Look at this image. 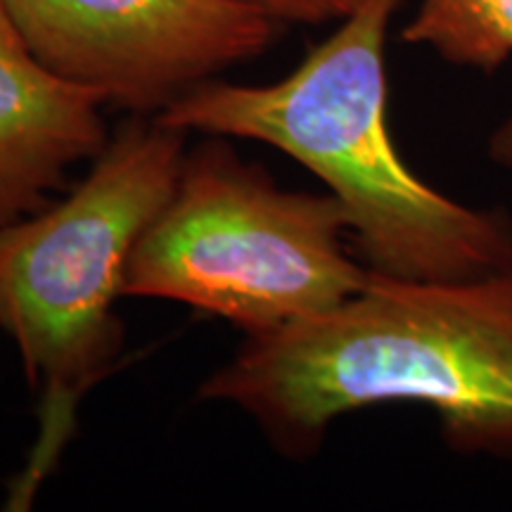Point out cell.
<instances>
[{
	"mask_svg": "<svg viewBox=\"0 0 512 512\" xmlns=\"http://www.w3.org/2000/svg\"><path fill=\"white\" fill-rule=\"evenodd\" d=\"M280 456L311 458L342 415L418 403L439 415L448 448L512 458V266L458 280L370 271L342 304L245 337L200 384Z\"/></svg>",
	"mask_w": 512,
	"mask_h": 512,
	"instance_id": "6da1fadb",
	"label": "cell"
},
{
	"mask_svg": "<svg viewBox=\"0 0 512 512\" xmlns=\"http://www.w3.org/2000/svg\"><path fill=\"white\" fill-rule=\"evenodd\" d=\"M406 0H361L275 83L209 81L159 114L202 136L285 152L335 195L370 271L458 280L512 266V216L453 200L411 171L387 124V36Z\"/></svg>",
	"mask_w": 512,
	"mask_h": 512,
	"instance_id": "7a4b0ae2",
	"label": "cell"
},
{
	"mask_svg": "<svg viewBox=\"0 0 512 512\" xmlns=\"http://www.w3.org/2000/svg\"><path fill=\"white\" fill-rule=\"evenodd\" d=\"M188 131L128 117L60 200L0 226V325L38 394V430L5 510H29L79 430L83 401L124 354L128 256L174 195Z\"/></svg>",
	"mask_w": 512,
	"mask_h": 512,
	"instance_id": "3957f363",
	"label": "cell"
},
{
	"mask_svg": "<svg viewBox=\"0 0 512 512\" xmlns=\"http://www.w3.org/2000/svg\"><path fill=\"white\" fill-rule=\"evenodd\" d=\"M335 195L285 190L226 136L185 152L174 195L128 256L124 294L188 304L271 335L366 285Z\"/></svg>",
	"mask_w": 512,
	"mask_h": 512,
	"instance_id": "277c9868",
	"label": "cell"
},
{
	"mask_svg": "<svg viewBox=\"0 0 512 512\" xmlns=\"http://www.w3.org/2000/svg\"><path fill=\"white\" fill-rule=\"evenodd\" d=\"M50 74L128 117H159L266 55L278 24L245 0H0Z\"/></svg>",
	"mask_w": 512,
	"mask_h": 512,
	"instance_id": "5b68a950",
	"label": "cell"
},
{
	"mask_svg": "<svg viewBox=\"0 0 512 512\" xmlns=\"http://www.w3.org/2000/svg\"><path fill=\"white\" fill-rule=\"evenodd\" d=\"M105 107L50 74L0 3V226L41 211L74 166L100 155L110 140Z\"/></svg>",
	"mask_w": 512,
	"mask_h": 512,
	"instance_id": "8992f818",
	"label": "cell"
},
{
	"mask_svg": "<svg viewBox=\"0 0 512 512\" xmlns=\"http://www.w3.org/2000/svg\"><path fill=\"white\" fill-rule=\"evenodd\" d=\"M401 41L453 67L494 74L512 57V0H420Z\"/></svg>",
	"mask_w": 512,
	"mask_h": 512,
	"instance_id": "52a82bcc",
	"label": "cell"
},
{
	"mask_svg": "<svg viewBox=\"0 0 512 512\" xmlns=\"http://www.w3.org/2000/svg\"><path fill=\"white\" fill-rule=\"evenodd\" d=\"M283 27H320L342 22L361 0H245Z\"/></svg>",
	"mask_w": 512,
	"mask_h": 512,
	"instance_id": "ba28073f",
	"label": "cell"
},
{
	"mask_svg": "<svg viewBox=\"0 0 512 512\" xmlns=\"http://www.w3.org/2000/svg\"><path fill=\"white\" fill-rule=\"evenodd\" d=\"M486 150H489L491 162L512 171V114L491 131Z\"/></svg>",
	"mask_w": 512,
	"mask_h": 512,
	"instance_id": "9c48e42d",
	"label": "cell"
},
{
	"mask_svg": "<svg viewBox=\"0 0 512 512\" xmlns=\"http://www.w3.org/2000/svg\"><path fill=\"white\" fill-rule=\"evenodd\" d=\"M0 332H3V325H0Z\"/></svg>",
	"mask_w": 512,
	"mask_h": 512,
	"instance_id": "30bf717a",
	"label": "cell"
}]
</instances>
